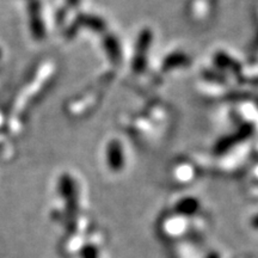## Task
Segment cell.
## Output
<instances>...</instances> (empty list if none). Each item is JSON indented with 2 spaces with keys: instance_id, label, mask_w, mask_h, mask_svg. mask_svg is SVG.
I'll list each match as a JSON object with an SVG mask.
<instances>
[{
  "instance_id": "cell-2",
  "label": "cell",
  "mask_w": 258,
  "mask_h": 258,
  "mask_svg": "<svg viewBox=\"0 0 258 258\" xmlns=\"http://www.w3.org/2000/svg\"><path fill=\"white\" fill-rule=\"evenodd\" d=\"M71 2H72L73 4H78V0H71Z\"/></svg>"
},
{
  "instance_id": "cell-1",
  "label": "cell",
  "mask_w": 258,
  "mask_h": 258,
  "mask_svg": "<svg viewBox=\"0 0 258 258\" xmlns=\"http://www.w3.org/2000/svg\"><path fill=\"white\" fill-rule=\"evenodd\" d=\"M121 161V154H120V150H118L117 146H115L114 150H111L110 153V164L114 167H117L120 165Z\"/></svg>"
}]
</instances>
